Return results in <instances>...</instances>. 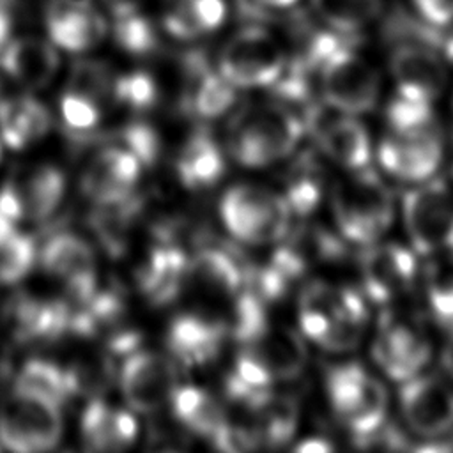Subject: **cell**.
Returning a JSON list of instances; mask_svg holds the SVG:
<instances>
[{
    "mask_svg": "<svg viewBox=\"0 0 453 453\" xmlns=\"http://www.w3.org/2000/svg\"><path fill=\"white\" fill-rule=\"evenodd\" d=\"M287 67L281 42L262 27L237 30L221 48L218 71L237 88L271 87Z\"/></svg>",
    "mask_w": 453,
    "mask_h": 453,
    "instance_id": "obj_10",
    "label": "cell"
},
{
    "mask_svg": "<svg viewBox=\"0 0 453 453\" xmlns=\"http://www.w3.org/2000/svg\"><path fill=\"white\" fill-rule=\"evenodd\" d=\"M226 327L202 315H179L168 329V349L186 366L212 361L225 340Z\"/></svg>",
    "mask_w": 453,
    "mask_h": 453,
    "instance_id": "obj_21",
    "label": "cell"
},
{
    "mask_svg": "<svg viewBox=\"0 0 453 453\" xmlns=\"http://www.w3.org/2000/svg\"><path fill=\"white\" fill-rule=\"evenodd\" d=\"M319 154L345 172L361 170L370 165L372 140L356 115L333 110L326 104L311 106L303 119Z\"/></svg>",
    "mask_w": 453,
    "mask_h": 453,
    "instance_id": "obj_12",
    "label": "cell"
},
{
    "mask_svg": "<svg viewBox=\"0 0 453 453\" xmlns=\"http://www.w3.org/2000/svg\"><path fill=\"white\" fill-rule=\"evenodd\" d=\"M69 85V90L99 103L111 92L113 80L108 65L96 60H80L73 65Z\"/></svg>",
    "mask_w": 453,
    "mask_h": 453,
    "instance_id": "obj_39",
    "label": "cell"
},
{
    "mask_svg": "<svg viewBox=\"0 0 453 453\" xmlns=\"http://www.w3.org/2000/svg\"><path fill=\"white\" fill-rule=\"evenodd\" d=\"M60 65L57 46L51 41L23 35L12 37L0 53L2 71L28 88H41L51 81Z\"/></svg>",
    "mask_w": 453,
    "mask_h": 453,
    "instance_id": "obj_19",
    "label": "cell"
},
{
    "mask_svg": "<svg viewBox=\"0 0 453 453\" xmlns=\"http://www.w3.org/2000/svg\"><path fill=\"white\" fill-rule=\"evenodd\" d=\"M419 16L434 27L453 25V0H411Z\"/></svg>",
    "mask_w": 453,
    "mask_h": 453,
    "instance_id": "obj_45",
    "label": "cell"
},
{
    "mask_svg": "<svg viewBox=\"0 0 453 453\" xmlns=\"http://www.w3.org/2000/svg\"><path fill=\"white\" fill-rule=\"evenodd\" d=\"M140 172L142 163L133 152L124 147H108L90 161L81 186L97 205L115 203L133 195Z\"/></svg>",
    "mask_w": 453,
    "mask_h": 453,
    "instance_id": "obj_18",
    "label": "cell"
},
{
    "mask_svg": "<svg viewBox=\"0 0 453 453\" xmlns=\"http://www.w3.org/2000/svg\"><path fill=\"white\" fill-rule=\"evenodd\" d=\"M42 267L64 280L94 271V253L90 246L74 234L53 235L41 251Z\"/></svg>",
    "mask_w": 453,
    "mask_h": 453,
    "instance_id": "obj_31",
    "label": "cell"
},
{
    "mask_svg": "<svg viewBox=\"0 0 453 453\" xmlns=\"http://www.w3.org/2000/svg\"><path fill=\"white\" fill-rule=\"evenodd\" d=\"M60 115L67 129L73 131L74 134H85L96 129L101 119L99 103L73 90H67L62 96Z\"/></svg>",
    "mask_w": 453,
    "mask_h": 453,
    "instance_id": "obj_41",
    "label": "cell"
},
{
    "mask_svg": "<svg viewBox=\"0 0 453 453\" xmlns=\"http://www.w3.org/2000/svg\"><path fill=\"white\" fill-rule=\"evenodd\" d=\"M267 375L274 382H287L299 377L308 363V347L301 331L285 326L267 329L253 342L246 343Z\"/></svg>",
    "mask_w": 453,
    "mask_h": 453,
    "instance_id": "obj_20",
    "label": "cell"
},
{
    "mask_svg": "<svg viewBox=\"0 0 453 453\" xmlns=\"http://www.w3.org/2000/svg\"><path fill=\"white\" fill-rule=\"evenodd\" d=\"M193 85L189 88L186 106L202 119H218L226 113L235 99L237 87H234L219 71H209L202 62H191Z\"/></svg>",
    "mask_w": 453,
    "mask_h": 453,
    "instance_id": "obj_29",
    "label": "cell"
},
{
    "mask_svg": "<svg viewBox=\"0 0 453 453\" xmlns=\"http://www.w3.org/2000/svg\"><path fill=\"white\" fill-rule=\"evenodd\" d=\"M225 170L221 150L207 131H196L182 147L177 161L180 182L189 189L214 186Z\"/></svg>",
    "mask_w": 453,
    "mask_h": 453,
    "instance_id": "obj_28",
    "label": "cell"
},
{
    "mask_svg": "<svg viewBox=\"0 0 453 453\" xmlns=\"http://www.w3.org/2000/svg\"><path fill=\"white\" fill-rule=\"evenodd\" d=\"M370 352L377 368L388 379L402 384L425 370L434 345L418 317L388 310L377 324Z\"/></svg>",
    "mask_w": 453,
    "mask_h": 453,
    "instance_id": "obj_8",
    "label": "cell"
},
{
    "mask_svg": "<svg viewBox=\"0 0 453 453\" xmlns=\"http://www.w3.org/2000/svg\"><path fill=\"white\" fill-rule=\"evenodd\" d=\"M251 414V428L257 435L258 446H281L290 441L297 428L299 409L297 403L285 395H276L265 389L257 396V400L246 407Z\"/></svg>",
    "mask_w": 453,
    "mask_h": 453,
    "instance_id": "obj_25",
    "label": "cell"
},
{
    "mask_svg": "<svg viewBox=\"0 0 453 453\" xmlns=\"http://www.w3.org/2000/svg\"><path fill=\"white\" fill-rule=\"evenodd\" d=\"M361 292L375 304H393L405 297L419 276L418 253L402 242L375 241L359 258Z\"/></svg>",
    "mask_w": 453,
    "mask_h": 453,
    "instance_id": "obj_11",
    "label": "cell"
},
{
    "mask_svg": "<svg viewBox=\"0 0 453 453\" xmlns=\"http://www.w3.org/2000/svg\"><path fill=\"white\" fill-rule=\"evenodd\" d=\"M51 126L50 111L32 97L0 99V138L11 149H23L44 136Z\"/></svg>",
    "mask_w": 453,
    "mask_h": 453,
    "instance_id": "obj_27",
    "label": "cell"
},
{
    "mask_svg": "<svg viewBox=\"0 0 453 453\" xmlns=\"http://www.w3.org/2000/svg\"><path fill=\"white\" fill-rule=\"evenodd\" d=\"M333 446L320 437H310L308 441H303L301 444L296 446V449L299 451H329Z\"/></svg>",
    "mask_w": 453,
    "mask_h": 453,
    "instance_id": "obj_48",
    "label": "cell"
},
{
    "mask_svg": "<svg viewBox=\"0 0 453 453\" xmlns=\"http://www.w3.org/2000/svg\"><path fill=\"white\" fill-rule=\"evenodd\" d=\"M44 19L50 41L71 53L92 50L108 32L106 19L88 0H51Z\"/></svg>",
    "mask_w": 453,
    "mask_h": 453,
    "instance_id": "obj_17",
    "label": "cell"
},
{
    "mask_svg": "<svg viewBox=\"0 0 453 453\" xmlns=\"http://www.w3.org/2000/svg\"><path fill=\"white\" fill-rule=\"evenodd\" d=\"M14 388L41 395L57 402L58 405H62L71 396L64 368L46 359L27 361L16 377Z\"/></svg>",
    "mask_w": 453,
    "mask_h": 453,
    "instance_id": "obj_34",
    "label": "cell"
},
{
    "mask_svg": "<svg viewBox=\"0 0 453 453\" xmlns=\"http://www.w3.org/2000/svg\"><path fill=\"white\" fill-rule=\"evenodd\" d=\"M327 172L315 152L301 154L290 166L281 193L292 216L306 218L317 211L324 196H329Z\"/></svg>",
    "mask_w": 453,
    "mask_h": 453,
    "instance_id": "obj_24",
    "label": "cell"
},
{
    "mask_svg": "<svg viewBox=\"0 0 453 453\" xmlns=\"http://www.w3.org/2000/svg\"><path fill=\"white\" fill-rule=\"evenodd\" d=\"M315 73L326 106L356 117L377 106L382 88L380 74L357 51L334 42L319 62Z\"/></svg>",
    "mask_w": 453,
    "mask_h": 453,
    "instance_id": "obj_5",
    "label": "cell"
},
{
    "mask_svg": "<svg viewBox=\"0 0 453 453\" xmlns=\"http://www.w3.org/2000/svg\"><path fill=\"white\" fill-rule=\"evenodd\" d=\"M269 9H287V7H292L296 5L299 0H255Z\"/></svg>",
    "mask_w": 453,
    "mask_h": 453,
    "instance_id": "obj_50",
    "label": "cell"
},
{
    "mask_svg": "<svg viewBox=\"0 0 453 453\" xmlns=\"http://www.w3.org/2000/svg\"><path fill=\"white\" fill-rule=\"evenodd\" d=\"M122 143L124 149L133 152L142 165H154L159 157L161 142L156 129L143 122H133L122 129Z\"/></svg>",
    "mask_w": 453,
    "mask_h": 453,
    "instance_id": "obj_42",
    "label": "cell"
},
{
    "mask_svg": "<svg viewBox=\"0 0 453 453\" xmlns=\"http://www.w3.org/2000/svg\"><path fill=\"white\" fill-rule=\"evenodd\" d=\"M304 134L303 119L285 103L241 110L230 126L228 149L235 161L258 168L290 156Z\"/></svg>",
    "mask_w": 453,
    "mask_h": 453,
    "instance_id": "obj_3",
    "label": "cell"
},
{
    "mask_svg": "<svg viewBox=\"0 0 453 453\" xmlns=\"http://www.w3.org/2000/svg\"><path fill=\"white\" fill-rule=\"evenodd\" d=\"M211 441L218 449L232 451V453L250 451L258 448V441L251 425L244 426V425L230 423L226 419L216 428V432L211 435Z\"/></svg>",
    "mask_w": 453,
    "mask_h": 453,
    "instance_id": "obj_43",
    "label": "cell"
},
{
    "mask_svg": "<svg viewBox=\"0 0 453 453\" xmlns=\"http://www.w3.org/2000/svg\"><path fill=\"white\" fill-rule=\"evenodd\" d=\"M327 198L336 232L347 242L372 244L380 241L393 225V193L368 166L347 172L331 184Z\"/></svg>",
    "mask_w": 453,
    "mask_h": 453,
    "instance_id": "obj_2",
    "label": "cell"
},
{
    "mask_svg": "<svg viewBox=\"0 0 453 453\" xmlns=\"http://www.w3.org/2000/svg\"><path fill=\"white\" fill-rule=\"evenodd\" d=\"M115 42L131 55H149L157 46L156 28L140 11L120 5L113 21Z\"/></svg>",
    "mask_w": 453,
    "mask_h": 453,
    "instance_id": "obj_35",
    "label": "cell"
},
{
    "mask_svg": "<svg viewBox=\"0 0 453 453\" xmlns=\"http://www.w3.org/2000/svg\"><path fill=\"white\" fill-rule=\"evenodd\" d=\"M35 257L34 239L19 232L12 234L0 246V283L11 285L23 280L34 267Z\"/></svg>",
    "mask_w": 453,
    "mask_h": 453,
    "instance_id": "obj_37",
    "label": "cell"
},
{
    "mask_svg": "<svg viewBox=\"0 0 453 453\" xmlns=\"http://www.w3.org/2000/svg\"><path fill=\"white\" fill-rule=\"evenodd\" d=\"M0 156H2V150H0Z\"/></svg>",
    "mask_w": 453,
    "mask_h": 453,
    "instance_id": "obj_52",
    "label": "cell"
},
{
    "mask_svg": "<svg viewBox=\"0 0 453 453\" xmlns=\"http://www.w3.org/2000/svg\"><path fill=\"white\" fill-rule=\"evenodd\" d=\"M69 395H85L96 398L111 382L113 368L111 361L104 356H96L90 359H81L64 368Z\"/></svg>",
    "mask_w": 453,
    "mask_h": 453,
    "instance_id": "obj_36",
    "label": "cell"
},
{
    "mask_svg": "<svg viewBox=\"0 0 453 453\" xmlns=\"http://www.w3.org/2000/svg\"><path fill=\"white\" fill-rule=\"evenodd\" d=\"M219 212L237 241L255 246L280 242L294 218L281 193L257 184L230 188L221 198Z\"/></svg>",
    "mask_w": 453,
    "mask_h": 453,
    "instance_id": "obj_6",
    "label": "cell"
},
{
    "mask_svg": "<svg viewBox=\"0 0 453 453\" xmlns=\"http://www.w3.org/2000/svg\"><path fill=\"white\" fill-rule=\"evenodd\" d=\"M377 157L391 177L418 184L432 179L441 166L444 143L435 124L403 131L389 129L377 149Z\"/></svg>",
    "mask_w": 453,
    "mask_h": 453,
    "instance_id": "obj_13",
    "label": "cell"
},
{
    "mask_svg": "<svg viewBox=\"0 0 453 453\" xmlns=\"http://www.w3.org/2000/svg\"><path fill=\"white\" fill-rule=\"evenodd\" d=\"M225 419L226 418H225L221 405L207 393L203 402L198 405V409L193 412V416L184 425L198 435L211 437Z\"/></svg>",
    "mask_w": 453,
    "mask_h": 453,
    "instance_id": "obj_44",
    "label": "cell"
},
{
    "mask_svg": "<svg viewBox=\"0 0 453 453\" xmlns=\"http://www.w3.org/2000/svg\"><path fill=\"white\" fill-rule=\"evenodd\" d=\"M297 322L301 334L317 347L334 354L354 350L368 322L366 297L349 285L310 281L297 299Z\"/></svg>",
    "mask_w": 453,
    "mask_h": 453,
    "instance_id": "obj_1",
    "label": "cell"
},
{
    "mask_svg": "<svg viewBox=\"0 0 453 453\" xmlns=\"http://www.w3.org/2000/svg\"><path fill=\"white\" fill-rule=\"evenodd\" d=\"M226 16V0H172L163 23L175 39L193 41L218 30Z\"/></svg>",
    "mask_w": 453,
    "mask_h": 453,
    "instance_id": "obj_26",
    "label": "cell"
},
{
    "mask_svg": "<svg viewBox=\"0 0 453 453\" xmlns=\"http://www.w3.org/2000/svg\"><path fill=\"white\" fill-rule=\"evenodd\" d=\"M18 189L23 200L25 218L42 221L50 218L62 202L65 179L60 170L53 166H42L37 168L21 186H18Z\"/></svg>",
    "mask_w": 453,
    "mask_h": 453,
    "instance_id": "obj_30",
    "label": "cell"
},
{
    "mask_svg": "<svg viewBox=\"0 0 453 453\" xmlns=\"http://www.w3.org/2000/svg\"><path fill=\"white\" fill-rule=\"evenodd\" d=\"M389 74L396 87L398 96L435 104L448 85V65L435 51L425 42H400L396 44L388 60Z\"/></svg>",
    "mask_w": 453,
    "mask_h": 453,
    "instance_id": "obj_15",
    "label": "cell"
},
{
    "mask_svg": "<svg viewBox=\"0 0 453 453\" xmlns=\"http://www.w3.org/2000/svg\"><path fill=\"white\" fill-rule=\"evenodd\" d=\"M111 92L117 101L136 111L149 110L157 101V85L145 71H133L113 80Z\"/></svg>",
    "mask_w": 453,
    "mask_h": 453,
    "instance_id": "obj_38",
    "label": "cell"
},
{
    "mask_svg": "<svg viewBox=\"0 0 453 453\" xmlns=\"http://www.w3.org/2000/svg\"><path fill=\"white\" fill-rule=\"evenodd\" d=\"M189 271L209 288L235 296L250 285L253 267L230 246H205L189 262Z\"/></svg>",
    "mask_w": 453,
    "mask_h": 453,
    "instance_id": "obj_22",
    "label": "cell"
},
{
    "mask_svg": "<svg viewBox=\"0 0 453 453\" xmlns=\"http://www.w3.org/2000/svg\"><path fill=\"white\" fill-rule=\"evenodd\" d=\"M12 25H14V12L11 0H0V53L12 39Z\"/></svg>",
    "mask_w": 453,
    "mask_h": 453,
    "instance_id": "obj_47",
    "label": "cell"
},
{
    "mask_svg": "<svg viewBox=\"0 0 453 453\" xmlns=\"http://www.w3.org/2000/svg\"><path fill=\"white\" fill-rule=\"evenodd\" d=\"M62 437L60 405L41 395L12 389L0 403V444L11 451H48Z\"/></svg>",
    "mask_w": 453,
    "mask_h": 453,
    "instance_id": "obj_9",
    "label": "cell"
},
{
    "mask_svg": "<svg viewBox=\"0 0 453 453\" xmlns=\"http://www.w3.org/2000/svg\"><path fill=\"white\" fill-rule=\"evenodd\" d=\"M386 119H388L389 129H395V131L418 129V127L435 124L434 104L407 99L398 94L391 97L386 110Z\"/></svg>",
    "mask_w": 453,
    "mask_h": 453,
    "instance_id": "obj_40",
    "label": "cell"
},
{
    "mask_svg": "<svg viewBox=\"0 0 453 453\" xmlns=\"http://www.w3.org/2000/svg\"><path fill=\"white\" fill-rule=\"evenodd\" d=\"M140 333L133 331V329H127V331H120L117 334H113L110 340H108V349L111 354H124V356H129L131 352L138 350V345H140Z\"/></svg>",
    "mask_w": 453,
    "mask_h": 453,
    "instance_id": "obj_46",
    "label": "cell"
},
{
    "mask_svg": "<svg viewBox=\"0 0 453 453\" xmlns=\"http://www.w3.org/2000/svg\"><path fill=\"white\" fill-rule=\"evenodd\" d=\"M138 426L131 412L111 409L103 400L92 398L81 416V434L92 449H120L136 437Z\"/></svg>",
    "mask_w": 453,
    "mask_h": 453,
    "instance_id": "obj_23",
    "label": "cell"
},
{
    "mask_svg": "<svg viewBox=\"0 0 453 453\" xmlns=\"http://www.w3.org/2000/svg\"><path fill=\"white\" fill-rule=\"evenodd\" d=\"M115 2H122V0H115Z\"/></svg>",
    "mask_w": 453,
    "mask_h": 453,
    "instance_id": "obj_51",
    "label": "cell"
},
{
    "mask_svg": "<svg viewBox=\"0 0 453 453\" xmlns=\"http://www.w3.org/2000/svg\"><path fill=\"white\" fill-rule=\"evenodd\" d=\"M324 389L333 414L354 437L386 423L389 409L386 386L363 365L349 361L331 366L324 377Z\"/></svg>",
    "mask_w": 453,
    "mask_h": 453,
    "instance_id": "obj_4",
    "label": "cell"
},
{
    "mask_svg": "<svg viewBox=\"0 0 453 453\" xmlns=\"http://www.w3.org/2000/svg\"><path fill=\"white\" fill-rule=\"evenodd\" d=\"M423 281L426 303L435 322L453 333V253L430 257Z\"/></svg>",
    "mask_w": 453,
    "mask_h": 453,
    "instance_id": "obj_32",
    "label": "cell"
},
{
    "mask_svg": "<svg viewBox=\"0 0 453 453\" xmlns=\"http://www.w3.org/2000/svg\"><path fill=\"white\" fill-rule=\"evenodd\" d=\"M411 248L423 257L453 253V189L441 179L414 184L402 198Z\"/></svg>",
    "mask_w": 453,
    "mask_h": 453,
    "instance_id": "obj_7",
    "label": "cell"
},
{
    "mask_svg": "<svg viewBox=\"0 0 453 453\" xmlns=\"http://www.w3.org/2000/svg\"><path fill=\"white\" fill-rule=\"evenodd\" d=\"M449 342L446 343L444 350H442V366L448 372V375L453 379V333H449Z\"/></svg>",
    "mask_w": 453,
    "mask_h": 453,
    "instance_id": "obj_49",
    "label": "cell"
},
{
    "mask_svg": "<svg viewBox=\"0 0 453 453\" xmlns=\"http://www.w3.org/2000/svg\"><path fill=\"white\" fill-rule=\"evenodd\" d=\"M175 365L156 352L134 350L120 368V389L131 409L154 412L177 389Z\"/></svg>",
    "mask_w": 453,
    "mask_h": 453,
    "instance_id": "obj_16",
    "label": "cell"
},
{
    "mask_svg": "<svg viewBox=\"0 0 453 453\" xmlns=\"http://www.w3.org/2000/svg\"><path fill=\"white\" fill-rule=\"evenodd\" d=\"M398 403L405 425L426 441L453 430V386L437 375L419 373L400 386Z\"/></svg>",
    "mask_w": 453,
    "mask_h": 453,
    "instance_id": "obj_14",
    "label": "cell"
},
{
    "mask_svg": "<svg viewBox=\"0 0 453 453\" xmlns=\"http://www.w3.org/2000/svg\"><path fill=\"white\" fill-rule=\"evenodd\" d=\"M313 11L334 32H357L373 23L380 11L382 0H310Z\"/></svg>",
    "mask_w": 453,
    "mask_h": 453,
    "instance_id": "obj_33",
    "label": "cell"
}]
</instances>
